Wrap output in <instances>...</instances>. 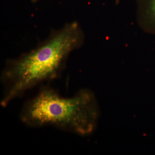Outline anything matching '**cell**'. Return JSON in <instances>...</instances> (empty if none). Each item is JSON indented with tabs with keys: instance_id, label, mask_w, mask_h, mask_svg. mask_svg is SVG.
Here are the masks:
<instances>
[{
	"instance_id": "7a4b0ae2",
	"label": "cell",
	"mask_w": 155,
	"mask_h": 155,
	"mask_svg": "<svg viewBox=\"0 0 155 155\" xmlns=\"http://www.w3.org/2000/svg\"><path fill=\"white\" fill-rule=\"evenodd\" d=\"M98 116L96 101L91 91L83 90L71 97H64L45 87L25 102L19 118L29 127L52 126L86 135L94 130Z\"/></svg>"
},
{
	"instance_id": "6da1fadb",
	"label": "cell",
	"mask_w": 155,
	"mask_h": 155,
	"mask_svg": "<svg viewBox=\"0 0 155 155\" xmlns=\"http://www.w3.org/2000/svg\"><path fill=\"white\" fill-rule=\"evenodd\" d=\"M84 40L81 26L73 21L53 30L35 48L8 60L1 73V105L5 107L34 87L58 78L69 55L81 48Z\"/></svg>"
},
{
	"instance_id": "3957f363",
	"label": "cell",
	"mask_w": 155,
	"mask_h": 155,
	"mask_svg": "<svg viewBox=\"0 0 155 155\" xmlns=\"http://www.w3.org/2000/svg\"><path fill=\"white\" fill-rule=\"evenodd\" d=\"M136 21L140 29L155 35V0H135Z\"/></svg>"
},
{
	"instance_id": "277c9868",
	"label": "cell",
	"mask_w": 155,
	"mask_h": 155,
	"mask_svg": "<svg viewBox=\"0 0 155 155\" xmlns=\"http://www.w3.org/2000/svg\"><path fill=\"white\" fill-rule=\"evenodd\" d=\"M33 1H37V0H33Z\"/></svg>"
}]
</instances>
